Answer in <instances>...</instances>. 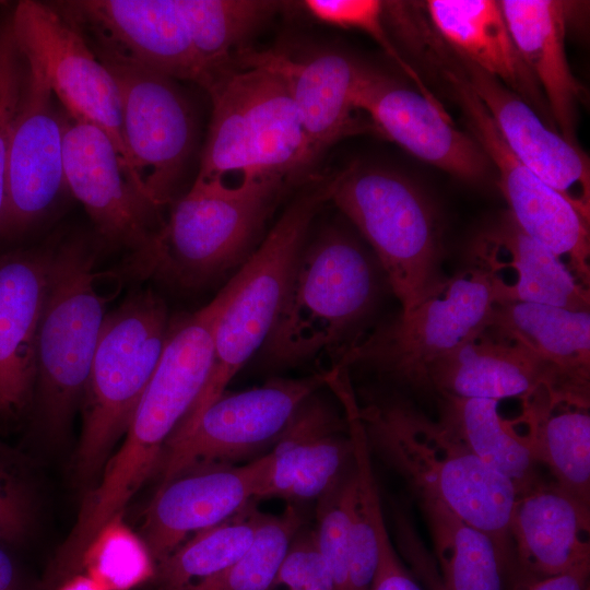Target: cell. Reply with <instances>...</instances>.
<instances>
[{
	"label": "cell",
	"mask_w": 590,
	"mask_h": 590,
	"mask_svg": "<svg viewBox=\"0 0 590 590\" xmlns=\"http://www.w3.org/2000/svg\"><path fill=\"white\" fill-rule=\"evenodd\" d=\"M95 252L83 240L50 247L36 344L35 393L48 430H64L81 402L105 319Z\"/></svg>",
	"instance_id": "cell-8"
},
{
	"label": "cell",
	"mask_w": 590,
	"mask_h": 590,
	"mask_svg": "<svg viewBox=\"0 0 590 590\" xmlns=\"http://www.w3.org/2000/svg\"><path fill=\"white\" fill-rule=\"evenodd\" d=\"M25 66L24 88L8 144L0 216V235L5 236L22 233L43 217L66 187L61 111L44 76Z\"/></svg>",
	"instance_id": "cell-17"
},
{
	"label": "cell",
	"mask_w": 590,
	"mask_h": 590,
	"mask_svg": "<svg viewBox=\"0 0 590 590\" xmlns=\"http://www.w3.org/2000/svg\"><path fill=\"white\" fill-rule=\"evenodd\" d=\"M302 5L319 22L367 34L416 83L418 90L427 88L415 70L401 57L388 36L385 28L384 1L305 0Z\"/></svg>",
	"instance_id": "cell-37"
},
{
	"label": "cell",
	"mask_w": 590,
	"mask_h": 590,
	"mask_svg": "<svg viewBox=\"0 0 590 590\" xmlns=\"http://www.w3.org/2000/svg\"><path fill=\"white\" fill-rule=\"evenodd\" d=\"M192 44L220 78L232 68L234 48L269 20L281 2L268 0H175Z\"/></svg>",
	"instance_id": "cell-34"
},
{
	"label": "cell",
	"mask_w": 590,
	"mask_h": 590,
	"mask_svg": "<svg viewBox=\"0 0 590 590\" xmlns=\"http://www.w3.org/2000/svg\"><path fill=\"white\" fill-rule=\"evenodd\" d=\"M354 106L366 115L374 131L462 180L479 181L489 169L475 139L455 125L429 91L406 87L359 63Z\"/></svg>",
	"instance_id": "cell-16"
},
{
	"label": "cell",
	"mask_w": 590,
	"mask_h": 590,
	"mask_svg": "<svg viewBox=\"0 0 590 590\" xmlns=\"http://www.w3.org/2000/svg\"><path fill=\"white\" fill-rule=\"evenodd\" d=\"M495 303L491 276L474 264L441 279L415 308L363 337L337 365L364 364L427 389L430 369L487 326Z\"/></svg>",
	"instance_id": "cell-10"
},
{
	"label": "cell",
	"mask_w": 590,
	"mask_h": 590,
	"mask_svg": "<svg viewBox=\"0 0 590 590\" xmlns=\"http://www.w3.org/2000/svg\"><path fill=\"white\" fill-rule=\"evenodd\" d=\"M449 62L487 109L512 153L536 177L590 221V162L577 145L552 129L521 97L448 45Z\"/></svg>",
	"instance_id": "cell-18"
},
{
	"label": "cell",
	"mask_w": 590,
	"mask_h": 590,
	"mask_svg": "<svg viewBox=\"0 0 590 590\" xmlns=\"http://www.w3.org/2000/svg\"><path fill=\"white\" fill-rule=\"evenodd\" d=\"M329 200V181L302 192L287 206L250 257L217 293L212 364L198 398L170 439L185 435L224 392L268 338L283 305L310 224Z\"/></svg>",
	"instance_id": "cell-4"
},
{
	"label": "cell",
	"mask_w": 590,
	"mask_h": 590,
	"mask_svg": "<svg viewBox=\"0 0 590 590\" xmlns=\"http://www.w3.org/2000/svg\"><path fill=\"white\" fill-rule=\"evenodd\" d=\"M357 402L370 453L398 473L420 500L440 504L488 534L506 565L519 496L512 482L409 402L374 396Z\"/></svg>",
	"instance_id": "cell-2"
},
{
	"label": "cell",
	"mask_w": 590,
	"mask_h": 590,
	"mask_svg": "<svg viewBox=\"0 0 590 590\" xmlns=\"http://www.w3.org/2000/svg\"><path fill=\"white\" fill-rule=\"evenodd\" d=\"M420 507L446 589L502 590L505 564L493 539L440 504L420 500Z\"/></svg>",
	"instance_id": "cell-32"
},
{
	"label": "cell",
	"mask_w": 590,
	"mask_h": 590,
	"mask_svg": "<svg viewBox=\"0 0 590 590\" xmlns=\"http://www.w3.org/2000/svg\"><path fill=\"white\" fill-rule=\"evenodd\" d=\"M303 517L294 506L263 516L248 551L222 571L180 590H269Z\"/></svg>",
	"instance_id": "cell-35"
},
{
	"label": "cell",
	"mask_w": 590,
	"mask_h": 590,
	"mask_svg": "<svg viewBox=\"0 0 590 590\" xmlns=\"http://www.w3.org/2000/svg\"><path fill=\"white\" fill-rule=\"evenodd\" d=\"M59 590H107L90 575H74Z\"/></svg>",
	"instance_id": "cell-45"
},
{
	"label": "cell",
	"mask_w": 590,
	"mask_h": 590,
	"mask_svg": "<svg viewBox=\"0 0 590 590\" xmlns=\"http://www.w3.org/2000/svg\"><path fill=\"white\" fill-rule=\"evenodd\" d=\"M169 323L165 303L150 291L105 316L82 398L75 469L84 481L104 468L126 434L162 356Z\"/></svg>",
	"instance_id": "cell-9"
},
{
	"label": "cell",
	"mask_w": 590,
	"mask_h": 590,
	"mask_svg": "<svg viewBox=\"0 0 590 590\" xmlns=\"http://www.w3.org/2000/svg\"><path fill=\"white\" fill-rule=\"evenodd\" d=\"M26 66L10 24L0 31V216L4 203L9 138L22 98Z\"/></svg>",
	"instance_id": "cell-38"
},
{
	"label": "cell",
	"mask_w": 590,
	"mask_h": 590,
	"mask_svg": "<svg viewBox=\"0 0 590 590\" xmlns=\"http://www.w3.org/2000/svg\"><path fill=\"white\" fill-rule=\"evenodd\" d=\"M97 38L135 61L206 92L216 78L199 57L175 0H78L58 2Z\"/></svg>",
	"instance_id": "cell-20"
},
{
	"label": "cell",
	"mask_w": 590,
	"mask_h": 590,
	"mask_svg": "<svg viewBox=\"0 0 590 590\" xmlns=\"http://www.w3.org/2000/svg\"><path fill=\"white\" fill-rule=\"evenodd\" d=\"M517 49L536 80L558 133L577 144L578 108L583 87L571 72L565 38L575 2L499 1Z\"/></svg>",
	"instance_id": "cell-27"
},
{
	"label": "cell",
	"mask_w": 590,
	"mask_h": 590,
	"mask_svg": "<svg viewBox=\"0 0 590 590\" xmlns=\"http://www.w3.org/2000/svg\"><path fill=\"white\" fill-rule=\"evenodd\" d=\"M220 300L170 320L167 340L118 451L103 468L86 497L76 524L62 547L75 563L155 470L163 448L201 392L213 356V327Z\"/></svg>",
	"instance_id": "cell-1"
},
{
	"label": "cell",
	"mask_w": 590,
	"mask_h": 590,
	"mask_svg": "<svg viewBox=\"0 0 590 590\" xmlns=\"http://www.w3.org/2000/svg\"><path fill=\"white\" fill-rule=\"evenodd\" d=\"M61 118L66 187L97 233L123 248L139 274H153L163 226L155 224L157 210L135 189L117 149L99 127L63 110Z\"/></svg>",
	"instance_id": "cell-12"
},
{
	"label": "cell",
	"mask_w": 590,
	"mask_h": 590,
	"mask_svg": "<svg viewBox=\"0 0 590 590\" xmlns=\"http://www.w3.org/2000/svg\"><path fill=\"white\" fill-rule=\"evenodd\" d=\"M440 422L481 461L509 479L522 494L541 482L539 463L499 401L442 396Z\"/></svg>",
	"instance_id": "cell-31"
},
{
	"label": "cell",
	"mask_w": 590,
	"mask_h": 590,
	"mask_svg": "<svg viewBox=\"0 0 590 590\" xmlns=\"http://www.w3.org/2000/svg\"><path fill=\"white\" fill-rule=\"evenodd\" d=\"M241 67L208 91L212 115L197 178L285 182L317 158L283 80L264 67Z\"/></svg>",
	"instance_id": "cell-5"
},
{
	"label": "cell",
	"mask_w": 590,
	"mask_h": 590,
	"mask_svg": "<svg viewBox=\"0 0 590 590\" xmlns=\"http://www.w3.org/2000/svg\"><path fill=\"white\" fill-rule=\"evenodd\" d=\"M589 564L524 582L521 590H587Z\"/></svg>",
	"instance_id": "cell-43"
},
{
	"label": "cell",
	"mask_w": 590,
	"mask_h": 590,
	"mask_svg": "<svg viewBox=\"0 0 590 590\" xmlns=\"http://www.w3.org/2000/svg\"><path fill=\"white\" fill-rule=\"evenodd\" d=\"M92 49L118 90L129 178L158 210L172 200L192 152L194 121L189 102L177 80L98 38Z\"/></svg>",
	"instance_id": "cell-11"
},
{
	"label": "cell",
	"mask_w": 590,
	"mask_h": 590,
	"mask_svg": "<svg viewBox=\"0 0 590 590\" xmlns=\"http://www.w3.org/2000/svg\"><path fill=\"white\" fill-rule=\"evenodd\" d=\"M9 24L25 63L44 76L63 111L99 127L127 167L115 80L79 30L51 5L33 0L20 1Z\"/></svg>",
	"instance_id": "cell-15"
},
{
	"label": "cell",
	"mask_w": 590,
	"mask_h": 590,
	"mask_svg": "<svg viewBox=\"0 0 590 590\" xmlns=\"http://www.w3.org/2000/svg\"><path fill=\"white\" fill-rule=\"evenodd\" d=\"M271 456L245 464H215L188 471L160 486L146 512L141 538L155 565L189 533L219 524L258 498Z\"/></svg>",
	"instance_id": "cell-19"
},
{
	"label": "cell",
	"mask_w": 590,
	"mask_h": 590,
	"mask_svg": "<svg viewBox=\"0 0 590 590\" xmlns=\"http://www.w3.org/2000/svg\"><path fill=\"white\" fill-rule=\"evenodd\" d=\"M394 522L399 550L415 579L421 581L427 590H447L434 556L428 552L410 521L403 514L397 511Z\"/></svg>",
	"instance_id": "cell-40"
},
{
	"label": "cell",
	"mask_w": 590,
	"mask_h": 590,
	"mask_svg": "<svg viewBox=\"0 0 590 590\" xmlns=\"http://www.w3.org/2000/svg\"><path fill=\"white\" fill-rule=\"evenodd\" d=\"M441 72L465 116L472 137L498 172V184L516 224L555 253L589 287V222L512 153L491 115L445 55L427 59Z\"/></svg>",
	"instance_id": "cell-13"
},
{
	"label": "cell",
	"mask_w": 590,
	"mask_h": 590,
	"mask_svg": "<svg viewBox=\"0 0 590 590\" xmlns=\"http://www.w3.org/2000/svg\"><path fill=\"white\" fill-rule=\"evenodd\" d=\"M487 327L526 347L550 366L567 387L589 397V310L495 303Z\"/></svg>",
	"instance_id": "cell-30"
},
{
	"label": "cell",
	"mask_w": 590,
	"mask_h": 590,
	"mask_svg": "<svg viewBox=\"0 0 590 590\" xmlns=\"http://www.w3.org/2000/svg\"><path fill=\"white\" fill-rule=\"evenodd\" d=\"M30 521L28 489L13 459L0 451V543L20 541Z\"/></svg>",
	"instance_id": "cell-39"
},
{
	"label": "cell",
	"mask_w": 590,
	"mask_h": 590,
	"mask_svg": "<svg viewBox=\"0 0 590 590\" xmlns=\"http://www.w3.org/2000/svg\"><path fill=\"white\" fill-rule=\"evenodd\" d=\"M17 581L15 565L0 545V590H17Z\"/></svg>",
	"instance_id": "cell-44"
},
{
	"label": "cell",
	"mask_w": 590,
	"mask_h": 590,
	"mask_svg": "<svg viewBox=\"0 0 590 590\" xmlns=\"http://www.w3.org/2000/svg\"><path fill=\"white\" fill-rule=\"evenodd\" d=\"M589 508L555 482L520 494L510 535L523 568L543 578L589 564Z\"/></svg>",
	"instance_id": "cell-28"
},
{
	"label": "cell",
	"mask_w": 590,
	"mask_h": 590,
	"mask_svg": "<svg viewBox=\"0 0 590 590\" xmlns=\"http://www.w3.org/2000/svg\"><path fill=\"white\" fill-rule=\"evenodd\" d=\"M329 200L370 245L387 282L410 312L441 280V239L427 198L401 175L351 166L329 180Z\"/></svg>",
	"instance_id": "cell-7"
},
{
	"label": "cell",
	"mask_w": 590,
	"mask_h": 590,
	"mask_svg": "<svg viewBox=\"0 0 590 590\" xmlns=\"http://www.w3.org/2000/svg\"><path fill=\"white\" fill-rule=\"evenodd\" d=\"M264 514L252 502L225 521L200 530L156 565L158 590H180L239 559L251 546Z\"/></svg>",
	"instance_id": "cell-33"
},
{
	"label": "cell",
	"mask_w": 590,
	"mask_h": 590,
	"mask_svg": "<svg viewBox=\"0 0 590 590\" xmlns=\"http://www.w3.org/2000/svg\"><path fill=\"white\" fill-rule=\"evenodd\" d=\"M107 590H130L154 577L156 565L143 540L121 517L110 520L84 551L80 564Z\"/></svg>",
	"instance_id": "cell-36"
},
{
	"label": "cell",
	"mask_w": 590,
	"mask_h": 590,
	"mask_svg": "<svg viewBox=\"0 0 590 590\" xmlns=\"http://www.w3.org/2000/svg\"><path fill=\"white\" fill-rule=\"evenodd\" d=\"M240 66H260L285 83L316 158L341 139L369 131L354 106L359 62L339 51L293 58L275 50H240Z\"/></svg>",
	"instance_id": "cell-21"
},
{
	"label": "cell",
	"mask_w": 590,
	"mask_h": 590,
	"mask_svg": "<svg viewBox=\"0 0 590 590\" xmlns=\"http://www.w3.org/2000/svg\"><path fill=\"white\" fill-rule=\"evenodd\" d=\"M378 564L370 590H423L394 550L384 515L377 521Z\"/></svg>",
	"instance_id": "cell-41"
},
{
	"label": "cell",
	"mask_w": 590,
	"mask_h": 590,
	"mask_svg": "<svg viewBox=\"0 0 590 590\" xmlns=\"http://www.w3.org/2000/svg\"><path fill=\"white\" fill-rule=\"evenodd\" d=\"M544 384L589 399L567 387L526 347L486 326L430 369L427 389L441 396L500 401L521 399Z\"/></svg>",
	"instance_id": "cell-25"
},
{
	"label": "cell",
	"mask_w": 590,
	"mask_h": 590,
	"mask_svg": "<svg viewBox=\"0 0 590 590\" xmlns=\"http://www.w3.org/2000/svg\"><path fill=\"white\" fill-rule=\"evenodd\" d=\"M269 453L271 465L258 498H319L353 465L345 418L316 392L297 408Z\"/></svg>",
	"instance_id": "cell-22"
},
{
	"label": "cell",
	"mask_w": 590,
	"mask_h": 590,
	"mask_svg": "<svg viewBox=\"0 0 590 590\" xmlns=\"http://www.w3.org/2000/svg\"><path fill=\"white\" fill-rule=\"evenodd\" d=\"M426 9L434 31L456 54L502 82L556 130L545 97L517 49L499 1L429 0Z\"/></svg>",
	"instance_id": "cell-26"
},
{
	"label": "cell",
	"mask_w": 590,
	"mask_h": 590,
	"mask_svg": "<svg viewBox=\"0 0 590 590\" xmlns=\"http://www.w3.org/2000/svg\"><path fill=\"white\" fill-rule=\"evenodd\" d=\"M323 386L324 373H319L224 392L190 430L167 440L155 468L160 486L193 469L232 464L275 442L303 401Z\"/></svg>",
	"instance_id": "cell-14"
},
{
	"label": "cell",
	"mask_w": 590,
	"mask_h": 590,
	"mask_svg": "<svg viewBox=\"0 0 590 590\" xmlns=\"http://www.w3.org/2000/svg\"><path fill=\"white\" fill-rule=\"evenodd\" d=\"M474 264L494 281L496 303H532L589 310L590 295L548 248L508 214L474 245Z\"/></svg>",
	"instance_id": "cell-24"
},
{
	"label": "cell",
	"mask_w": 590,
	"mask_h": 590,
	"mask_svg": "<svg viewBox=\"0 0 590 590\" xmlns=\"http://www.w3.org/2000/svg\"><path fill=\"white\" fill-rule=\"evenodd\" d=\"M376 262L347 231L327 226L305 241L276 320L259 350L274 367L332 358L363 337L379 298ZM331 366V367H332Z\"/></svg>",
	"instance_id": "cell-3"
},
{
	"label": "cell",
	"mask_w": 590,
	"mask_h": 590,
	"mask_svg": "<svg viewBox=\"0 0 590 590\" xmlns=\"http://www.w3.org/2000/svg\"><path fill=\"white\" fill-rule=\"evenodd\" d=\"M278 582L286 590H334L330 570L320 553L295 555L282 568Z\"/></svg>",
	"instance_id": "cell-42"
},
{
	"label": "cell",
	"mask_w": 590,
	"mask_h": 590,
	"mask_svg": "<svg viewBox=\"0 0 590 590\" xmlns=\"http://www.w3.org/2000/svg\"><path fill=\"white\" fill-rule=\"evenodd\" d=\"M521 414L510 420L539 464L555 483L590 506L589 401L556 390L550 385L521 398Z\"/></svg>",
	"instance_id": "cell-29"
},
{
	"label": "cell",
	"mask_w": 590,
	"mask_h": 590,
	"mask_svg": "<svg viewBox=\"0 0 590 590\" xmlns=\"http://www.w3.org/2000/svg\"><path fill=\"white\" fill-rule=\"evenodd\" d=\"M283 185L196 178L163 223L153 275L196 288L236 271L259 246Z\"/></svg>",
	"instance_id": "cell-6"
},
{
	"label": "cell",
	"mask_w": 590,
	"mask_h": 590,
	"mask_svg": "<svg viewBox=\"0 0 590 590\" xmlns=\"http://www.w3.org/2000/svg\"><path fill=\"white\" fill-rule=\"evenodd\" d=\"M50 248L0 258V418L17 416L36 385V344Z\"/></svg>",
	"instance_id": "cell-23"
},
{
	"label": "cell",
	"mask_w": 590,
	"mask_h": 590,
	"mask_svg": "<svg viewBox=\"0 0 590 590\" xmlns=\"http://www.w3.org/2000/svg\"><path fill=\"white\" fill-rule=\"evenodd\" d=\"M1 3V2H0Z\"/></svg>",
	"instance_id": "cell-46"
}]
</instances>
